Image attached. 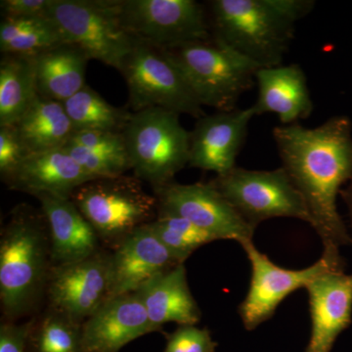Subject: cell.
<instances>
[{
  "mask_svg": "<svg viewBox=\"0 0 352 352\" xmlns=\"http://www.w3.org/2000/svg\"><path fill=\"white\" fill-rule=\"evenodd\" d=\"M282 168L300 192L324 250L340 252L352 237L338 210L342 186L352 180V122L335 116L321 126H275Z\"/></svg>",
  "mask_w": 352,
  "mask_h": 352,
  "instance_id": "cell-1",
  "label": "cell"
},
{
  "mask_svg": "<svg viewBox=\"0 0 352 352\" xmlns=\"http://www.w3.org/2000/svg\"><path fill=\"white\" fill-rule=\"evenodd\" d=\"M50 231L41 208L16 206L0 237V305L3 320L36 314L52 268Z\"/></svg>",
  "mask_w": 352,
  "mask_h": 352,
  "instance_id": "cell-2",
  "label": "cell"
},
{
  "mask_svg": "<svg viewBox=\"0 0 352 352\" xmlns=\"http://www.w3.org/2000/svg\"><path fill=\"white\" fill-rule=\"evenodd\" d=\"M212 38L261 68L282 65L295 38L296 25L311 12L312 0H212Z\"/></svg>",
  "mask_w": 352,
  "mask_h": 352,
  "instance_id": "cell-3",
  "label": "cell"
},
{
  "mask_svg": "<svg viewBox=\"0 0 352 352\" xmlns=\"http://www.w3.org/2000/svg\"><path fill=\"white\" fill-rule=\"evenodd\" d=\"M177 67L201 105L228 112L256 82L261 67L217 39L161 48Z\"/></svg>",
  "mask_w": 352,
  "mask_h": 352,
  "instance_id": "cell-4",
  "label": "cell"
},
{
  "mask_svg": "<svg viewBox=\"0 0 352 352\" xmlns=\"http://www.w3.org/2000/svg\"><path fill=\"white\" fill-rule=\"evenodd\" d=\"M136 176L97 178L74 192L71 200L96 231L101 244L115 250L141 226L156 219L159 203Z\"/></svg>",
  "mask_w": 352,
  "mask_h": 352,
  "instance_id": "cell-5",
  "label": "cell"
},
{
  "mask_svg": "<svg viewBox=\"0 0 352 352\" xmlns=\"http://www.w3.org/2000/svg\"><path fill=\"white\" fill-rule=\"evenodd\" d=\"M178 113L161 108L132 113L122 131L134 175L160 188L189 164L190 132Z\"/></svg>",
  "mask_w": 352,
  "mask_h": 352,
  "instance_id": "cell-6",
  "label": "cell"
},
{
  "mask_svg": "<svg viewBox=\"0 0 352 352\" xmlns=\"http://www.w3.org/2000/svg\"><path fill=\"white\" fill-rule=\"evenodd\" d=\"M48 15L66 43L119 71L138 41L122 25L119 0H50Z\"/></svg>",
  "mask_w": 352,
  "mask_h": 352,
  "instance_id": "cell-7",
  "label": "cell"
},
{
  "mask_svg": "<svg viewBox=\"0 0 352 352\" xmlns=\"http://www.w3.org/2000/svg\"><path fill=\"white\" fill-rule=\"evenodd\" d=\"M120 72L126 80L133 113L161 108L196 119L206 115L179 69L161 48L136 41Z\"/></svg>",
  "mask_w": 352,
  "mask_h": 352,
  "instance_id": "cell-8",
  "label": "cell"
},
{
  "mask_svg": "<svg viewBox=\"0 0 352 352\" xmlns=\"http://www.w3.org/2000/svg\"><path fill=\"white\" fill-rule=\"evenodd\" d=\"M210 182L254 228L275 217L298 219L311 226L305 200L283 168L250 170L235 166Z\"/></svg>",
  "mask_w": 352,
  "mask_h": 352,
  "instance_id": "cell-9",
  "label": "cell"
},
{
  "mask_svg": "<svg viewBox=\"0 0 352 352\" xmlns=\"http://www.w3.org/2000/svg\"><path fill=\"white\" fill-rule=\"evenodd\" d=\"M251 263L249 291L238 307L245 330L252 331L276 312L278 307L296 289L305 288L312 280L336 268H344L340 252L324 250L318 261L303 270H288L273 263L258 251L252 241L241 243Z\"/></svg>",
  "mask_w": 352,
  "mask_h": 352,
  "instance_id": "cell-10",
  "label": "cell"
},
{
  "mask_svg": "<svg viewBox=\"0 0 352 352\" xmlns=\"http://www.w3.org/2000/svg\"><path fill=\"white\" fill-rule=\"evenodd\" d=\"M119 11L132 38L156 47L212 38L208 14L195 0H119Z\"/></svg>",
  "mask_w": 352,
  "mask_h": 352,
  "instance_id": "cell-11",
  "label": "cell"
},
{
  "mask_svg": "<svg viewBox=\"0 0 352 352\" xmlns=\"http://www.w3.org/2000/svg\"><path fill=\"white\" fill-rule=\"evenodd\" d=\"M157 212L177 215L214 236L217 241H252L256 228L222 196L212 182L179 184L171 182L154 189Z\"/></svg>",
  "mask_w": 352,
  "mask_h": 352,
  "instance_id": "cell-12",
  "label": "cell"
},
{
  "mask_svg": "<svg viewBox=\"0 0 352 352\" xmlns=\"http://www.w3.org/2000/svg\"><path fill=\"white\" fill-rule=\"evenodd\" d=\"M111 252L102 249L75 263L52 265L47 307L83 323L109 300Z\"/></svg>",
  "mask_w": 352,
  "mask_h": 352,
  "instance_id": "cell-13",
  "label": "cell"
},
{
  "mask_svg": "<svg viewBox=\"0 0 352 352\" xmlns=\"http://www.w3.org/2000/svg\"><path fill=\"white\" fill-rule=\"evenodd\" d=\"M254 109H234L205 115L190 132L189 166L226 175L236 166V159L247 139Z\"/></svg>",
  "mask_w": 352,
  "mask_h": 352,
  "instance_id": "cell-14",
  "label": "cell"
},
{
  "mask_svg": "<svg viewBox=\"0 0 352 352\" xmlns=\"http://www.w3.org/2000/svg\"><path fill=\"white\" fill-rule=\"evenodd\" d=\"M311 332L305 352H331L340 333L352 322V274L336 268L305 287Z\"/></svg>",
  "mask_w": 352,
  "mask_h": 352,
  "instance_id": "cell-15",
  "label": "cell"
},
{
  "mask_svg": "<svg viewBox=\"0 0 352 352\" xmlns=\"http://www.w3.org/2000/svg\"><path fill=\"white\" fill-rule=\"evenodd\" d=\"M149 224L111 251L109 298L135 293L153 278L179 265Z\"/></svg>",
  "mask_w": 352,
  "mask_h": 352,
  "instance_id": "cell-16",
  "label": "cell"
},
{
  "mask_svg": "<svg viewBox=\"0 0 352 352\" xmlns=\"http://www.w3.org/2000/svg\"><path fill=\"white\" fill-rule=\"evenodd\" d=\"M154 332L156 330L136 293L109 298L82 323L87 352H120L129 342Z\"/></svg>",
  "mask_w": 352,
  "mask_h": 352,
  "instance_id": "cell-17",
  "label": "cell"
},
{
  "mask_svg": "<svg viewBox=\"0 0 352 352\" xmlns=\"http://www.w3.org/2000/svg\"><path fill=\"white\" fill-rule=\"evenodd\" d=\"M94 179L62 147L29 155L6 183L10 189L34 197L71 199L76 189Z\"/></svg>",
  "mask_w": 352,
  "mask_h": 352,
  "instance_id": "cell-18",
  "label": "cell"
},
{
  "mask_svg": "<svg viewBox=\"0 0 352 352\" xmlns=\"http://www.w3.org/2000/svg\"><path fill=\"white\" fill-rule=\"evenodd\" d=\"M36 198L47 221L53 265L82 261L101 251L96 231L71 199L52 195Z\"/></svg>",
  "mask_w": 352,
  "mask_h": 352,
  "instance_id": "cell-19",
  "label": "cell"
},
{
  "mask_svg": "<svg viewBox=\"0 0 352 352\" xmlns=\"http://www.w3.org/2000/svg\"><path fill=\"white\" fill-rule=\"evenodd\" d=\"M258 100L252 106L254 115L275 113L283 126L307 119L314 111V102L307 78L300 65H280L261 68L256 75Z\"/></svg>",
  "mask_w": 352,
  "mask_h": 352,
  "instance_id": "cell-20",
  "label": "cell"
},
{
  "mask_svg": "<svg viewBox=\"0 0 352 352\" xmlns=\"http://www.w3.org/2000/svg\"><path fill=\"white\" fill-rule=\"evenodd\" d=\"M135 293L156 332L170 322L178 326L196 325L201 320V309L190 291L184 264L153 278Z\"/></svg>",
  "mask_w": 352,
  "mask_h": 352,
  "instance_id": "cell-21",
  "label": "cell"
},
{
  "mask_svg": "<svg viewBox=\"0 0 352 352\" xmlns=\"http://www.w3.org/2000/svg\"><path fill=\"white\" fill-rule=\"evenodd\" d=\"M89 58L80 47L65 43L36 56L38 94L43 98L64 103L87 85Z\"/></svg>",
  "mask_w": 352,
  "mask_h": 352,
  "instance_id": "cell-22",
  "label": "cell"
},
{
  "mask_svg": "<svg viewBox=\"0 0 352 352\" xmlns=\"http://www.w3.org/2000/svg\"><path fill=\"white\" fill-rule=\"evenodd\" d=\"M14 126L30 155L64 147L74 133L63 103L39 95Z\"/></svg>",
  "mask_w": 352,
  "mask_h": 352,
  "instance_id": "cell-23",
  "label": "cell"
},
{
  "mask_svg": "<svg viewBox=\"0 0 352 352\" xmlns=\"http://www.w3.org/2000/svg\"><path fill=\"white\" fill-rule=\"evenodd\" d=\"M36 56L15 54L2 56L0 126H14L38 98Z\"/></svg>",
  "mask_w": 352,
  "mask_h": 352,
  "instance_id": "cell-24",
  "label": "cell"
},
{
  "mask_svg": "<svg viewBox=\"0 0 352 352\" xmlns=\"http://www.w3.org/2000/svg\"><path fill=\"white\" fill-rule=\"evenodd\" d=\"M59 28L50 15L32 18L3 17L0 24L2 54L36 55L65 43Z\"/></svg>",
  "mask_w": 352,
  "mask_h": 352,
  "instance_id": "cell-25",
  "label": "cell"
},
{
  "mask_svg": "<svg viewBox=\"0 0 352 352\" xmlns=\"http://www.w3.org/2000/svg\"><path fill=\"white\" fill-rule=\"evenodd\" d=\"M29 352H87L82 324L48 307L29 321Z\"/></svg>",
  "mask_w": 352,
  "mask_h": 352,
  "instance_id": "cell-26",
  "label": "cell"
},
{
  "mask_svg": "<svg viewBox=\"0 0 352 352\" xmlns=\"http://www.w3.org/2000/svg\"><path fill=\"white\" fill-rule=\"evenodd\" d=\"M63 105L73 124L74 132L98 131L122 133L132 116L126 109L111 105L87 85L65 101Z\"/></svg>",
  "mask_w": 352,
  "mask_h": 352,
  "instance_id": "cell-27",
  "label": "cell"
},
{
  "mask_svg": "<svg viewBox=\"0 0 352 352\" xmlns=\"http://www.w3.org/2000/svg\"><path fill=\"white\" fill-rule=\"evenodd\" d=\"M148 224L179 263L184 264L199 248L217 241L214 236L177 215L157 212L156 219Z\"/></svg>",
  "mask_w": 352,
  "mask_h": 352,
  "instance_id": "cell-28",
  "label": "cell"
},
{
  "mask_svg": "<svg viewBox=\"0 0 352 352\" xmlns=\"http://www.w3.org/2000/svg\"><path fill=\"white\" fill-rule=\"evenodd\" d=\"M63 148L95 179L117 177L132 170L131 161L127 157L104 154L69 142H67Z\"/></svg>",
  "mask_w": 352,
  "mask_h": 352,
  "instance_id": "cell-29",
  "label": "cell"
},
{
  "mask_svg": "<svg viewBox=\"0 0 352 352\" xmlns=\"http://www.w3.org/2000/svg\"><path fill=\"white\" fill-rule=\"evenodd\" d=\"M217 346L208 329L180 325L166 336L163 352H215Z\"/></svg>",
  "mask_w": 352,
  "mask_h": 352,
  "instance_id": "cell-30",
  "label": "cell"
},
{
  "mask_svg": "<svg viewBox=\"0 0 352 352\" xmlns=\"http://www.w3.org/2000/svg\"><path fill=\"white\" fill-rule=\"evenodd\" d=\"M29 155L15 126H0V175L4 182Z\"/></svg>",
  "mask_w": 352,
  "mask_h": 352,
  "instance_id": "cell-31",
  "label": "cell"
},
{
  "mask_svg": "<svg viewBox=\"0 0 352 352\" xmlns=\"http://www.w3.org/2000/svg\"><path fill=\"white\" fill-rule=\"evenodd\" d=\"M68 142L82 146L94 151L112 155V156L127 157L126 143L122 133L110 131H82L72 134Z\"/></svg>",
  "mask_w": 352,
  "mask_h": 352,
  "instance_id": "cell-32",
  "label": "cell"
},
{
  "mask_svg": "<svg viewBox=\"0 0 352 352\" xmlns=\"http://www.w3.org/2000/svg\"><path fill=\"white\" fill-rule=\"evenodd\" d=\"M29 321L25 323L2 320L0 325V352H29Z\"/></svg>",
  "mask_w": 352,
  "mask_h": 352,
  "instance_id": "cell-33",
  "label": "cell"
},
{
  "mask_svg": "<svg viewBox=\"0 0 352 352\" xmlns=\"http://www.w3.org/2000/svg\"><path fill=\"white\" fill-rule=\"evenodd\" d=\"M50 0H1L4 17L32 18L48 15Z\"/></svg>",
  "mask_w": 352,
  "mask_h": 352,
  "instance_id": "cell-34",
  "label": "cell"
},
{
  "mask_svg": "<svg viewBox=\"0 0 352 352\" xmlns=\"http://www.w3.org/2000/svg\"><path fill=\"white\" fill-rule=\"evenodd\" d=\"M340 195L346 203L347 212H349V226L352 231V180L347 184L346 188L342 189Z\"/></svg>",
  "mask_w": 352,
  "mask_h": 352,
  "instance_id": "cell-35",
  "label": "cell"
}]
</instances>
